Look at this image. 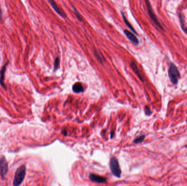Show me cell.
<instances>
[{
	"mask_svg": "<svg viewBox=\"0 0 187 186\" xmlns=\"http://www.w3.org/2000/svg\"><path fill=\"white\" fill-rule=\"evenodd\" d=\"M59 65H60V59H59V57H57L56 58V59H55V61H54V69L55 70V71H56V70L57 69V68H59Z\"/></svg>",
	"mask_w": 187,
	"mask_h": 186,
	"instance_id": "cell-15",
	"label": "cell"
},
{
	"mask_svg": "<svg viewBox=\"0 0 187 186\" xmlns=\"http://www.w3.org/2000/svg\"><path fill=\"white\" fill-rule=\"evenodd\" d=\"M8 62H7L3 66V67H2L1 71H0V84L3 87V88H5V89L6 88V86L5 85V83H4V80H5V72L6 70V67L8 65Z\"/></svg>",
	"mask_w": 187,
	"mask_h": 186,
	"instance_id": "cell-9",
	"label": "cell"
},
{
	"mask_svg": "<svg viewBox=\"0 0 187 186\" xmlns=\"http://www.w3.org/2000/svg\"><path fill=\"white\" fill-rule=\"evenodd\" d=\"M110 168L112 173L115 176L117 177H120L122 173V171L120 168L119 164L118 161L115 157H112L110 159Z\"/></svg>",
	"mask_w": 187,
	"mask_h": 186,
	"instance_id": "cell-3",
	"label": "cell"
},
{
	"mask_svg": "<svg viewBox=\"0 0 187 186\" xmlns=\"http://www.w3.org/2000/svg\"><path fill=\"white\" fill-rule=\"evenodd\" d=\"M2 13L1 7H0V20H2Z\"/></svg>",
	"mask_w": 187,
	"mask_h": 186,
	"instance_id": "cell-18",
	"label": "cell"
},
{
	"mask_svg": "<svg viewBox=\"0 0 187 186\" xmlns=\"http://www.w3.org/2000/svg\"><path fill=\"white\" fill-rule=\"evenodd\" d=\"M179 19H180V25H181V27L182 28V30L185 33H186L187 34V27L185 26L183 18V16L180 13L179 14Z\"/></svg>",
	"mask_w": 187,
	"mask_h": 186,
	"instance_id": "cell-12",
	"label": "cell"
},
{
	"mask_svg": "<svg viewBox=\"0 0 187 186\" xmlns=\"http://www.w3.org/2000/svg\"><path fill=\"white\" fill-rule=\"evenodd\" d=\"M89 179L90 180L94 182L98 183H104L106 182L107 179L104 177L100 176L99 175L93 174V173H91L89 175Z\"/></svg>",
	"mask_w": 187,
	"mask_h": 186,
	"instance_id": "cell-7",
	"label": "cell"
},
{
	"mask_svg": "<svg viewBox=\"0 0 187 186\" xmlns=\"http://www.w3.org/2000/svg\"><path fill=\"white\" fill-rule=\"evenodd\" d=\"M130 66H131V68H132V71L134 72V73L136 74V75L138 76L139 79H140L143 82L144 81V80L143 79L142 76H141L140 73H139V70L138 67H137V66L136 65V63L133 61H131V64H130Z\"/></svg>",
	"mask_w": 187,
	"mask_h": 186,
	"instance_id": "cell-10",
	"label": "cell"
},
{
	"mask_svg": "<svg viewBox=\"0 0 187 186\" xmlns=\"http://www.w3.org/2000/svg\"><path fill=\"white\" fill-rule=\"evenodd\" d=\"M145 135H141L139 136H138V137L136 138V139L134 140V141H133V142H135V143L136 144H139V143H140V142H142L143 141V140L145 139Z\"/></svg>",
	"mask_w": 187,
	"mask_h": 186,
	"instance_id": "cell-14",
	"label": "cell"
},
{
	"mask_svg": "<svg viewBox=\"0 0 187 186\" xmlns=\"http://www.w3.org/2000/svg\"><path fill=\"white\" fill-rule=\"evenodd\" d=\"M26 175V167L22 165L16 170L13 179V186H19L24 181Z\"/></svg>",
	"mask_w": 187,
	"mask_h": 186,
	"instance_id": "cell-1",
	"label": "cell"
},
{
	"mask_svg": "<svg viewBox=\"0 0 187 186\" xmlns=\"http://www.w3.org/2000/svg\"><path fill=\"white\" fill-rule=\"evenodd\" d=\"M145 4H146V6L147 8L148 13L149 15L152 19V20L153 21L154 23L155 24L156 26H157L158 27H159L160 28H161L163 30V27H162L161 24H160L159 20H158V18L157 17V16L155 15V13H154L153 9H152V6L151 5V3H150L149 1H145Z\"/></svg>",
	"mask_w": 187,
	"mask_h": 186,
	"instance_id": "cell-4",
	"label": "cell"
},
{
	"mask_svg": "<svg viewBox=\"0 0 187 186\" xmlns=\"http://www.w3.org/2000/svg\"><path fill=\"white\" fill-rule=\"evenodd\" d=\"M72 90L74 92L79 93L81 92H83L84 89L82 84L80 82H77L73 85L72 87Z\"/></svg>",
	"mask_w": 187,
	"mask_h": 186,
	"instance_id": "cell-11",
	"label": "cell"
},
{
	"mask_svg": "<svg viewBox=\"0 0 187 186\" xmlns=\"http://www.w3.org/2000/svg\"><path fill=\"white\" fill-rule=\"evenodd\" d=\"M124 32L125 34L126 35V36L127 37V38L130 40V42L131 43H133L134 45L139 44V42L138 39L137 38V37L135 36V35H134V34L127 30L124 31Z\"/></svg>",
	"mask_w": 187,
	"mask_h": 186,
	"instance_id": "cell-8",
	"label": "cell"
},
{
	"mask_svg": "<svg viewBox=\"0 0 187 186\" xmlns=\"http://www.w3.org/2000/svg\"><path fill=\"white\" fill-rule=\"evenodd\" d=\"M168 76L170 80L173 84L176 85L178 83V79L180 78V72L178 68L173 63H171L168 71Z\"/></svg>",
	"mask_w": 187,
	"mask_h": 186,
	"instance_id": "cell-2",
	"label": "cell"
},
{
	"mask_svg": "<svg viewBox=\"0 0 187 186\" xmlns=\"http://www.w3.org/2000/svg\"><path fill=\"white\" fill-rule=\"evenodd\" d=\"M145 113L147 115H151L152 111H151V109H150L149 107L148 106H145Z\"/></svg>",
	"mask_w": 187,
	"mask_h": 186,
	"instance_id": "cell-16",
	"label": "cell"
},
{
	"mask_svg": "<svg viewBox=\"0 0 187 186\" xmlns=\"http://www.w3.org/2000/svg\"><path fill=\"white\" fill-rule=\"evenodd\" d=\"M74 11H75V13L76 14V15L77 16V18L80 21H82V16L81 15V14H80L78 12V11L75 9V8H74Z\"/></svg>",
	"mask_w": 187,
	"mask_h": 186,
	"instance_id": "cell-17",
	"label": "cell"
},
{
	"mask_svg": "<svg viewBox=\"0 0 187 186\" xmlns=\"http://www.w3.org/2000/svg\"><path fill=\"white\" fill-rule=\"evenodd\" d=\"M8 171V163L4 157L0 158V176L5 177Z\"/></svg>",
	"mask_w": 187,
	"mask_h": 186,
	"instance_id": "cell-5",
	"label": "cell"
},
{
	"mask_svg": "<svg viewBox=\"0 0 187 186\" xmlns=\"http://www.w3.org/2000/svg\"><path fill=\"white\" fill-rule=\"evenodd\" d=\"M111 134H112L111 136V138H112L113 137V136H114V132H112V133H111Z\"/></svg>",
	"mask_w": 187,
	"mask_h": 186,
	"instance_id": "cell-19",
	"label": "cell"
},
{
	"mask_svg": "<svg viewBox=\"0 0 187 186\" xmlns=\"http://www.w3.org/2000/svg\"><path fill=\"white\" fill-rule=\"evenodd\" d=\"M122 15L123 18V20H124V22H125V24L127 26V27H129V28H130V30H131V31H132L133 33H134L135 34H137V32L135 31V29L133 28V27H132V25H131L130 24V22H129V21H127V19H126V17H125V15H124V14H123V13H122Z\"/></svg>",
	"mask_w": 187,
	"mask_h": 186,
	"instance_id": "cell-13",
	"label": "cell"
},
{
	"mask_svg": "<svg viewBox=\"0 0 187 186\" xmlns=\"http://www.w3.org/2000/svg\"><path fill=\"white\" fill-rule=\"evenodd\" d=\"M49 3L51 5V6L53 7V9H54V11L56 12V13L59 14V15L61 16L62 18H66L67 15L65 13V12L63 11V10L61 9V8L58 6V5H57L56 3L54 1H49Z\"/></svg>",
	"mask_w": 187,
	"mask_h": 186,
	"instance_id": "cell-6",
	"label": "cell"
}]
</instances>
